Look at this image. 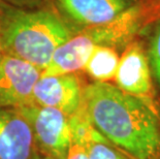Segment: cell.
I'll list each match as a JSON object with an SVG mask.
<instances>
[{
  "label": "cell",
  "mask_w": 160,
  "mask_h": 159,
  "mask_svg": "<svg viewBox=\"0 0 160 159\" xmlns=\"http://www.w3.org/2000/svg\"><path fill=\"white\" fill-rule=\"evenodd\" d=\"M83 107L92 125L130 159H160V103L113 83L85 86Z\"/></svg>",
  "instance_id": "6da1fadb"
},
{
  "label": "cell",
  "mask_w": 160,
  "mask_h": 159,
  "mask_svg": "<svg viewBox=\"0 0 160 159\" xmlns=\"http://www.w3.org/2000/svg\"><path fill=\"white\" fill-rule=\"evenodd\" d=\"M73 34L50 4L21 7L0 0V42L4 52L42 72L56 50Z\"/></svg>",
  "instance_id": "7a4b0ae2"
},
{
  "label": "cell",
  "mask_w": 160,
  "mask_h": 159,
  "mask_svg": "<svg viewBox=\"0 0 160 159\" xmlns=\"http://www.w3.org/2000/svg\"><path fill=\"white\" fill-rule=\"evenodd\" d=\"M31 126L38 153L65 159L71 144L70 117L54 107L30 103L18 109Z\"/></svg>",
  "instance_id": "3957f363"
},
{
  "label": "cell",
  "mask_w": 160,
  "mask_h": 159,
  "mask_svg": "<svg viewBox=\"0 0 160 159\" xmlns=\"http://www.w3.org/2000/svg\"><path fill=\"white\" fill-rule=\"evenodd\" d=\"M135 2L137 0H48L73 33L111 24Z\"/></svg>",
  "instance_id": "277c9868"
},
{
  "label": "cell",
  "mask_w": 160,
  "mask_h": 159,
  "mask_svg": "<svg viewBox=\"0 0 160 159\" xmlns=\"http://www.w3.org/2000/svg\"><path fill=\"white\" fill-rule=\"evenodd\" d=\"M42 70L31 63L5 54L0 63V109H20L32 103Z\"/></svg>",
  "instance_id": "5b68a950"
},
{
  "label": "cell",
  "mask_w": 160,
  "mask_h": 159,
  "mask_svg": "<svg viewBox=\"0 0 160 159\" xmlns=\"http://www.w3.org/2000/svg\"><path fill=\"white\" fill-rule=\"evenodd\" d=\"M113 84L131 95L156 98L148 51L141 40L135 38L125 47Z\"/></svg>",
  "instance_id": "8992f818"
},
{
  "label": "cell",
  "mask_w": 160,
  "mask_h": 159,
  "mask_svg": "<svg viewBox=\"0 0 160 159\" xmlns=\"http://www.w3.org/2000/svg\"><path fill=\"white\" fill-rule=\"evenodd\" d=\"M85 86L78 73L40 76L33 90L32 103L54 107L71 117L83 106Z\"/></svg>",
  "instance_id": "52a82bcc"
},
{
  "label": "cell",
  "mask_w": 160,
  "mask_h": 159,
  "mask_svg": "<svg viewBox=\"0 0 160 159\" xmlns=\"http://www.w3.org/2000/svg\"><path fill=\"white\" fill-rule=\"evenodd\" d=\"M31 126L18 109H0V159H34Z\"/></svg>",
  "instance_id": "ba28073f"
},
{
  "label": "cell",
  "mask_w": 160,
  "mask_h": 159,
  "mask_svg": "<svg viewBox=\"0 0 160 159\" xmlns=\"http://www.w3.org/2000/svg\"><path fill=\"white\" fill-rule=\"evenodd\" d=\"M95 48L93 39L86 31L74 33L56 50L42 76L78 73L84 70Z\"/></svg>",
  "instance_id": "9c48e42d"
},
{
  "label": "cell",
  "mask_w": 160,
  "mask_h": 159,
  "mask_svg": "<svg viewBox=\"0 0 160 159\" xmlns=\"http://www.w3.org/2000/svg\"><path fill=\"white\" fill-rule=\"evenodd\" d=\"M121 55L118 49L108 46H97L90 56L83 72L93 82L111 83L114 82L117 73Z\"/></svg>",
  "instance_id": "30bf717a"
},
{
  "label": "cell",
  "mask_w": 160,
  "mask_h": 159,
  "mask_svg": "<svg viewBox=\"0 0 160 159\" xmlns=\"http://www.w3.org/2000/svg\"><path fill=\"white\" fill-rule=\"evenodd\" d=\"M86 147L89 159H130L113 146L97 129L86 142Z\"/></svg>",
  "instance_id": "8fae6325"
},
{
  "label": "cell",
  "mask_w": 160,
  "mask_h": 159,
  "mask_svg": "<svg viewBox=\"0 0 160 159\" xmlns=\"http://www.w3.org/2000/svg\"><path fill=\"white\" fill-rule=\"evenodd\" d=\"M153 81L160 91V20L154 25L153 34L147 48Z\"/></svg>",
  "instance_id": "7c38bea8"
},
{
  "label": "cell",
  "mask_w": 160,
  "mask_h": 159,
  "mask_svg": "<svg viewBox=\"0 0 160 159\" xmlns=\"http://www.w3.org/2000/svg\"><path fill=\"white\" fill-rule=\"evenodd\" d=\"M65 159H89L85 142L72 135L68 153Z\"/></svg>",
  "instance_id": "4fadbf2b"
},
{
  "label": "cell",
  "mask_w": 160,
  "mask_h": 159,
  "mask_svg": "<svg viewBox=\"0 0 160 159\" xmlns=\"http://www.w3.org/2000/svg\"><path fill=\"white\" fill-rule=\"evenodd\" d=\"M1 1L21 7H39L49 4L48 0H1Z\"/></svg>",
  "instance_id": "5bb4252c"
},
{
  "label": "cell",
  "mask_w": 160,
  "mask_h": 159,
  "mask_svg": "<svg viewBox=\"0 0 160 159\" xmlns=\"http://www.w3.org/2000/svg\"><path fill=\"white\" fill-rule=\"evenodd\" d=\"M5 52H4V49H3V47L1 45V42H0V63H1L2 61V59L4 58V56H5Z\"/></svg>",
  "instance_id": "9a60e30c"
},
{
  "label": "cell",
  "mask_w": 160,
  "mask_h": 159,
  "mask_svg": "<svg viewBox=\"0 0 160 159\" xmlns=\"http://www.w3.org/2000/svg\"><path fill=\"white\" fill-rule=\"evenodd\" d=\"M34 159H53V158L48 157V156H45V155H42V154L38 153V151H37V153H36V155H35V158H34Z\"/></svg>",
  "instance_id": "2e32d148"
}]
</instances>
